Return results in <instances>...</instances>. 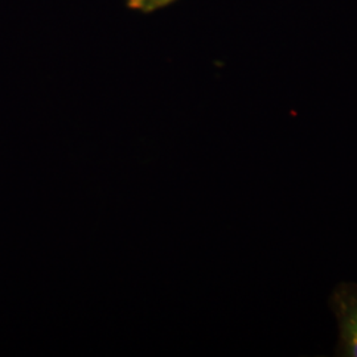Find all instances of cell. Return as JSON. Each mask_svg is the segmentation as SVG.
<instances>
[{"instance_id": "obj_1", "label": "cell", "mask_w": 357, "mask_h": 357, "mask_svg": "<svg viewBox=\"0 0 357 357\" xmlns=\"http://www.w3.org/2000/svg\"><path fill=\"white\" fill-rule=\"evenodd\" d=\"M328 306L337 324L335 355L357 357V283H337L328 298Z\"/></svg>"}]
</instances>
